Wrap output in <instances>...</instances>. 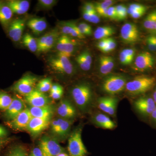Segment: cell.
<instances>
[{
    "label": "cell",
    "instance_id": "obj_1",
    "mask_svg": "<svg viewBox=\"0 0 156 156\" xmlns=\"http://www.w3.org/2000/svg\"><path fill=\"white\" fill-rule=\"evenodd\" d=\"M72 97L78 108L87 112L92 107L93 91L89 84L83 83L76 85L72 89Z\"/></svg>",
    "mask_w": 156,
    "mask_h": 156
},
{
    "label": "cell",
    "instance_id": "obj_2",
    "mask_svg": "<svg viewBox=\"0 0 156 156\" xmlns=\"http://www.w3.org/2000/svg\"><path fill=\"white\" fill-rule=\"evenodd\" d=\"M156 82V79L154 77L139 76L128 81L125 89L130 95H141L150 90L154 86Z\"/></svg>",
    "mask_w": 156,
    "mask_h": 156
},
{
    "label": "cell",
    "instance_id": "obj_3",
    "mask_svg": "<svg viewBox=\"0 0 156 156\" xmlns=\"http://www.w3.org/2000/svg\"><path fill=\"white\" fill-rule=\"evenodd\" d=\"M128 82V79L125 76L121 75L108 76L102 81L101 89L110 96H114L126 89Z\"/></svg>",
    "mask_w": 156,
    "mask_h": 156
},
{
    "label": "cell",
    "instance_id": "obj_4",
    "mask_svg": "<svg viewBox=\"0 0 156 156\" xmlns=\"http://www.w3.org/2000/svg\"><path fill=\"white\" fill-rule=\"evenodd\" d=\"M83 126L80 125L71 133L68 140V151L69 156H87L88 151L82 139Z\"/></svg>",
    "mask_w": 156,
    "mask_h": 156
},
{
    "label": "cell",
    "instance_id": "obj_5",
    "mask_svg": "<svg viewBox=\"0 0 156 156\" xmlns=\"http://www.w3.org/2000/svg\"><path fill=\"white\" fill-rule=\"evenodd\" d=\"M49 64L54 71L62 74L71 75L74 72L73 66L69 58L60 53H57L56 56L51 57Z\"/></svg>",
    "mask_w": 156,
    "mask_h": 156
},
{
    "label": "cell",
    "instance_id": "obj_6",
    "mask_svg": "<svg viewBox=\"0 0 156 156\" xmlns=\"http://www.w3.org/2000/svg\"><path fill=\"white\" fill-rule=\"evenodd\" d=\"M39 147L44 156H56L65 152L64 148L62 147L57 140L48 136L42 137L39 143Z\"/></svg>",
    "mask_w": 156,
    "mask_h": 156
},
{
    "label": "cell",
    "instance_id": "obj_7",
    "mask_svg": "<svg viewBox=\"0 0 156 156\" xmlns=\"http://www.w3.org/2000/svg\"><path fill=\"white\" fill-rule=\"evenodd\" d=\"M38 79L30 74L26 75L17 81L12 87V90L20 95H26L30 93L34 89Z\"/></svg>",
    "mask_w": 156,
    "mask_h": 156
},
{
    "label": "cell",
    "instance_id": "obj_8",
    "mask_svg": "<svg viewBox=\"0 0 156 156\" xmlns=\"http://www.w3.org/2000/svg\"><path fill=\"white\" fill-rule=\"evenodd\" d=\"M59 38L57 29L53 30L37 39V53H44L53 48L56 44Z\"/></svg>",
    "mask_w": 156,
    "mask_h": 156
},
{
    "label": "cell",
    "instance_id": "obj_9",
    "mask_svg": "<svg viewBox=\"0 0 156 156\" xmlns=\"http://www.w3.org/2000/svg\"><path fill=\"white\" fill-rule=\"evenodd\" d=\"M119 99L114 96L100 97L97 100V106L102 112L109 116L116 117Z\"/></svg>",
    "mask_w": 156,
    "mask_h": 156
},
{
    "label": "cell",
    "instance_id": "obj_10",
    "mask_svg": "<svg viewBox=\"0 0 156 156\" xmlns=\"http://www.w3.org/2000/svg\"><path fill=\"white\" fill-rule=\"evenodd\" d=\"M139 32L137 26L132 23H127L122 26L120 30V37L124 43L133 44L138 41Z\"/></svg>",
    "mask_w": 156,
    "mask_h": 156
},
{
    "label": "cell",
    "instance_id": "obj_11",
    "mask_svg": "<svg viewBox=\"0 0 156 156\" xmlns=\"http://www.w3.org/2000/svg\"><path fill=\"white\" fill-rule=\"evenodd\" d=\"M134 106L140 114L146 117L151 116L156 107V104L152 98L141 97L134 101Z\"/></svg>",
    "mask_w": 156,
    "mask_h": 156
},
{
    "label": "cell",
    "instance_id": "obj_12",
    "mask_svg": "<svg viewBox=\"0 0 156 156\" xmlns=\"http://www.w3.org/2000/svg\"><path fill=\"white\" fill-rule=\"evenodd\" d=\"M26 23V19L24 18L12 20L8 27V34L12 41L17 42L21 39Z\"/></svg>",
    "mask_w": 156,
    "mask_h": 156
},
{
    "label": "cell",
    "instance_id": "obj_13",
    "mask_svg": "<svg viewBox=\"0 0 156 156\" xmlns=\"http://www.w3.org/2000/svg\"><path fill=\"white\" fill-rule=\"evenodd\" d=\"M32 118L29 109L26 108L14 119L8 121L7 125L14 130H26Z\"/></svg>",
    "mask_w": 156,
    "mask_h": 156
},
{
    "label": "cell",
    "instance_id": "obj_14",
    "mask_svg": "<svg viewBox=\"0 0 156 156\" xmlns=\"http://www.w3.org/2000/svg\"><path fill=\"white\" fill-rule=\"evenodd\" d=\"M26 108L24 101L21 98L14 96L9 107L4 112V117L9 121L14 119Z\"/></svg>",
    "mask_w": 156,
    "mask_h": 156
},
{
    "label": "cell",
    "instance_id": "obj_15",
    "mask_svg": "<svg viewBox=\"0 0 156 156\" xmlns=\"http://www.w3.org/2000/svg\"><path fill=\"white\" fill-rule=\"evenodd\" d=\"M76 43L68 36L62 35L58 38L56 47L58 53L63 54L69 58L74 51Z\"/></svg>",
    "mask_w": 156,
    "mask_h": 156
},
{
    "label": "cell",
    "instance_id": "obj_16",
    "mask_svg": "<svg viewBox=\"0 0 156 156\" xmlns=\"http://www.w3.org/2000/svg\"><path fill=\"white\" fill-rule=\"evenodd\" d=\"M91 121L94 125L105 129L112 130L116 127V123L111 119L108 115L102 112H97L92 116Z\"/></svg>",
    "mask_w": 156,
    "mask_h": 156
},
{
    "label": "cell",
    "instance_id": "obj_17",
    "mask_svg": "<svg viewBox=\"0 0 156 156\" xmlns=\"http://www.w3.org/2000/svg\"><path fill=\"white\" fill-rule=\"evenodd\" d=\"M56 113L61 118L69 120L74 119L77 114L76 108L66 99L60 101L56 108Z\"/></svg>",
    "mask_w": 156,
    "mask_h": 156
},
{
    "label": "cell",
    "instance_id": "obj_18",
    "mask_svg": "<svg viewBox=\"0 0 156 156\" xmlns=\"http://www.w3.org/2000/svg\"><path fill=\"white\" fill-rule=\"evenodd\" d=\"M25 100L31 107H38L50 104L49 98L36 89L25 96Z\"/></svg>",
    "mask_w": 156,
    "mask_h": 156
},
{
    "label": "cell",
    "instance_id": "obj_19",
    "mask_svg": "<svg viewBox=\"0 0 156 156\" xmlns=\"http://www.w3.org/2000/svg\"><path fill=\"white\" fill-rule=\"evenodd\" d=\"M50 119L33 117L26 130L33 136H37L48 128L50 123Z\"/></svg>",
    "mask_w": 156,
    "mask_h": 156
},
{
    "label": "cell",
    "instance_id": "obj_20",
    "mask_svg": "<svg viewBox=\"0 0 156 156\" xmlns=\"http://www.w3.org/2000/svg\"><path fill=\"white\" fill-rule=\"evenodd\" d=\"M137 70L144 71L152 67L154 64V58L152 55L148 52L139 53L135 58L134 63Z\"/></svg>",
    "mask_w": 156,
    "mask_h": 156
},
{
    "label": "cell",
    "instance_id": "obj_21",
    "mask_svg": "<svg viewBox=\"0 0 156 156\" xmlns=\"http://www.w3.org/2000/svg\"><path fill=\"white\" fill-rule=\"evenodd\" d=\"M26 25L34 34L39 35L47 28L48 24L45 17H34L27 22Z\"/></svg>",
    "mask_w": 156,
    "mask_h": 156
},
{
    "label": "cell",
    "instance_id": "obj_22",
    "mask_svg": "<svg viewBox=\"0 0 156 156\" xmlns=\"http://www.w3.org/2000/svg\"><path fill=\"white\" fill-rule=\"evenodd\" d=\"M33 117L51 119L54 113V109L53 105L49 104L42 107H30L29 108Z\"/></svg>",
    "mask_w": 156,
    "mask_h": 156
},
{
    "label": "cell",
    "instance_id": "obj_23",
    "mask_svg": "<svg viewBox=\"0 0 156 156\" xmlns=\"http://www.w3.org/2000/svg\"><path fill=\"white\" fill-rule=\"evenodd\" d=\"M12 12L17 14H23L28 11L30 4L26 0H10L6 2Z\"/></svg>",
    "mask_w": 156,
    "mask_h": 156
},
{
    "label": "cell",
    "instance_id": "obj_24",
    "mask_svg": "<svg viewBox=\"0 0 156 156\" xmlns=\"http://www.w3.org/2000/svg\"><path fill=\"white\" fill-rule=\"evenodd\" d=\"M60 27V32L62 35L75 37L79 39H83L85 37L80 32L77 25L74 23L64 22L61 23Z\"/></svg>",
    "mask_w": 156,
    "mask_h": 156
},
{
    "label": "cell",
    "instance_id": "obj_25",
    "mask_svg": "<svg viewBox=\"0 0 156 156\" xmlns=\"http://www.w3.org/2000/svg\"><path fill=\"white\" fill-rule=\"evenodd\" d=\"M13 14L6 2L0 1V23L4 27H9L12 21Z\"/></svg>",
    "mask_w": 156,
    "mask_h": 156
},
{
    "label": "cell",
    "instance_id": "obj_26",
    "mask_svg": "<svg viewBox=\"0 0 156 156\" xmlns=\"http://www.w3.org/2000/svg\"><path fill=\"white\" fill-rule=\"evenodd\" d=\"M99 71L102 75H108L114 66V60L111 56H101L99 58Z\"/></svg>",
    "mask_w": 156,
    "mask_h": 156
},
{
    "label": "cell",
    "instance_id": "obj_27",
    "mask_svg": "<svg viewBox=\"0 0 156 156\" xmlns=\"http://www.w3.org/2000/svg\"><path fill=\"white\" fill-rule=\"evenodd\" d=\"M76 60L83 70L87 71L91 69L92 57L89 51L82 52L76 57Z\"/></svg>",
    "mask_w": 156,
    "mask_h": 156
},
{
    "label": "cell",
    "instance_id": "obj_28",
    "mask_svg": "<svg viewBox=\"0 0 156 156\" xmlns=\"http://www.w3.org/2000/svg\"><path fill=\"white\" fill-rule=\"evenodd\" d=\"M115 33L114 27L110 26L98 27L94 32V37L96 40H102L109 38Z\"/></svg>",
    "mask_w": 156,
    "mask_h": 156
},
{
    "label": "cell",
    "instance_id": "obj_29",
    "mask_svg": "<svg viewBox=\"0 0 156 156\" xmlns=\"http://www.w3.org/2000/svg\"><path fill=\"white\" fill-rule=\"evenodd\" d=\"M22 41L23 45L30 52L34 53L37 51V40L30 34L27 33L24 34L23 37Z\"/></svg>",
    "mask_w": 156,
    "mask_h": 156
},
{
    "label": "cell",
    "instance_id": "obj_30",
    "mask_svg": "<svg viewBox=\"0 0 156 156\" xmlns=\"http://www.w3.org/2000/svg\"><path fill=\"white\" fill-rule=\"evenodd\" d=\"M72 124L73 122L71 120L63 119L58 131L55 135L62 138L66 137L69 134Z\"/></svg>",
    "mask_w": 156,
    "mask_h": 156
},
{
    "label": "cell",
    "instance_id": "obj_31",
    "mask_svg": "<svg viewBox=\"0 0 156 156\" xmlns=\"http://www.w3.org/2000/svg\"><path fill=\"white\" fill-rule=\"evenodd\" d=\"M156 24V10L151 11L148 14L144 20V28L151 32H153Z\"/></svg>",
    "mask_w": 156,
    "mask_h": 156
},
{
    "label": "cell",
    "instance_id": "obj_32",
    "mask_svg": "<svg viewBox=\"0 0 156 156\" xmlns=\"http://www.w3.org/2000/svg\"><path fill=\"white\" fill-rule=\"evenodd\" d=\"M13 98L5 92L0 90V111H5L12 102Z\"/></svg>",
    "mask_w": 156,
    "mask_h": 156
},
{
    "label": "cell",
    "instance_id": "obj_33",
    "mask_svg": "<svg viewBox=\"0 0 156 156\" xmlns=\"http://www.w3.org/2000/svg\"><path fill=\"white\" fill-rule=\"evenodd\" d=\"M53 84L52 83V80L50 78H45L39 81L37 84L36 89L42 93L50 91Z\"/></svg>",
    "mask_w": 156,
    "mask_h": 156
},
{
    "label": "cell",
    "instance_id": "obj_34",
    "mask_svg": "<svg viewBox=\"0 0 156 156\" xmlns=\"http://www.w3.org/2000/svg\"><path fill=\"white\" fill-rule=\"evenodd\" d=\"M83 16L85 20L95 24L99 23L100 21V17L96 10L89 13L83 11Z\"/></svg>",
    "mask_w": 156,
    "mask_h": 156
},
{
    "label": "cell",
    "instance_id": "obj_35",
    "mask_svg": "<svg viewBox=\"0 0 156 156\" xmlns=\"http://www.w3.org/2000/svg\"><path fill=\"white\" fill-rule=\"evenodd\" d=\"M6 156H28L25 149L20 146L11 148Z\"/></svg>",
    "mask_w": 156,
    "mask_h": 156
},
{
    "label": "cell",
    "instance_id": "obj_36",
    "mask_svg": "<svg viewBox=\"0 0 156 156\" xmlns=\"http://www.w3.org/2000/svg\"><path fill=\"white\" fill-rule=\"evenodd\" d=\"M115 7L117 20H122L126 19L128 14L126 6L124 5H119Z\"/></svg>",
    "mask_w": 156,
    "mask_h": 156
},
{
    "label": "cell",
    "instance_id": "obj_37",
    "mask_svg": "<svg viewBox=\"0 0 156 156\" xmlns=\"http://www.w3.org/2000/svg\"><path fill=\"white\" fill-rule=\"evenodd\" d=\"M57 2L56 0H39L38 6L41 9L49 10L52 9Z\"/></svg>",
    "mask_w": 156,
    "mask_h": 156
},
{
    "label": "cell",
    "instance_id": "obj_38",
    "mask_svg": "<svg viewBox=\"0 0 156 156\" xmlns=\"http://www.w3.org/2000/svg\"><path fill=\"white\" fill-rule=\"evenodd\" d=\"M147 8L146 6L141 5V4H132L129 5V7L127 9L128 11V14L131 15V14L136 12V11H147Z\"/></svg>",
    "mask_w": 156,
    "mask_h": 156
},
{
    "label": "cell",
    "instance_id": "obj_39",
    "mask_svg": "<svg viewBox=\"0 0 156 156\" xmlns=\"http://www.w3.org/2000/svg\"><path fill=\"white\" fill-rule=\"evenodd\" d=\"M80 32L83 35L90 36L92 33V28L89 24L85 23H81L77 26Z\"/></svg>",
    "mask_w": 156,
    "mask_h": 156
},
{
    "label": "cell",
    "instance_id": "obj_40",
    "mask_svg": "<svg viewBox=\"0 0 156 156\" xmlns=\"http://www.w3.org/2000/svg\"><path fill=\"white\" fill-rule=\"evenodd\" d=\"M116 47V43L115 41L112 38H108L107 39V44L106 47L101 50L104 53H108L115 50Z\"/></svg>",
    "mask_w": 156,
    "mask_h": 156
},
{
    "label": "cell",
    "instance_id": "obj_41",
    "mask_svg": "<svg viewBox=\"0 0 156 156\" xmlns=\"http://www.w3.org/2000/svg\"><path fill=\"white\" fill-rule=\"evenodd\" d=\"M116 3L115 1L112 0H106L101 2H96L95 4V9H108Z\"/></svg>",
    "mask_w": 156,
    "mask_h": 156
},
{
    "label": "cell",
    "instance_id": "obj_42",
    "mask_svg": "<svg viewBox=\"0 0 156 156\" xmlns=\"http://www.w3.org/2000/svg\"><path fill=\"white\" fill-rule=\"evenodd\" d=\"M63 119L58 118L53 120L51 123V130L52 133L56 135Z\"/></svg>",
    "mask_w": 156,
    "mask_h": 156
},
{
    "label": "cell",
    "instance_id": "obj_43",
    "mask_svg": "<svg viewBox=\"0 0 156 156\" xmlns=\"http://www.w3.org/2000/svg\"><path fill=\"white\" fill-rule=\"evenodd\" d=\"M125 55L130 59V61L133 62L135 56V51L133 49H125L122 50Z\"/></svg>",
    "mask_w": 156,
    "mask_h": 156
},
{
    "label": "cell",
    "instance_id": "obj_44",
    "mask_svg": "<svg viewBox=\"0 0 156 156\" xmlns=\"http://www.w3.org/2000/svg\"><path fill=\"white\" fill-rule=\"evenodd\" d=\"M95 11V7L94 4L91 2H86L84 4L83 7V11L86 12H91Z\"/></svg>",
    "mask_w": 156,
    "mask_h": 156
},
{
    "label": "cell",
    "instance_id": "obj_45",
    "mask_svg": "<svg viewBox=\"0 0 156 156\" xmlns=\"http://www.w3.org/2000/svg\"><path fill=\"white\" fill-rule=\"evenodd\" d=\"M119 60L121 63L124 65H128L132 62L130 61V59L125 55V53H123L122 50L120 53Z\"/></svg>",
    "mask_w": 156,
    "mask_h": 156
},
{
    "label": "cell",
    "instance_id": "obj_46",
    "mask_svg": "<svg viewBox=\"0 0 156 156\" xmlns=\"http://www.w3.org/2000/svg\"><path fill=\"white\" fill-rule=\"evenodd\" d=\"M63 94V89L58 90L56 92H50V97L55 100H58L62 97Z\"/></svg>",
    "mask_w": 156,
    "mask_h": 156
},
{
    "label": "cell",
    "instance_id": "obj_47",
    "mask_svg": "<svg viewBox=\"0 0 156 156\" xmlns=\"http://www.w3.org/2000/svg\"><path fill=\"white\" fill-rule=\"evenodd\" d=\"M108 16L110 19L117 20L116 12L115 7L112 6L108 8Z\"/></svg>",
    "mask_w": 156,
    "mask_h": 156
},
{
    "label": "cell",
    "instance_id": "obj_48",
    "mask_svg": "<svg viewBox=\"0 0 156 156\" xmlns=\"http://www.w3.org/2000/svg\"><path fill=\"white\" fill-rule=\"evenodd\" d=\"M29 156H44L41 149L39 147L34 148L31 151Z\"/></svg>",
    "mask_w": 156,
    "mask_h": 156
},
{
    "label": "cell",
    "instance_id": "obj_49",
    "mask_svg": "<svg viewBox=\"0 0 156 156\" xmlns=\"http://www.w3.org/2000/svg\"><path fill=\"white\" fill-rule=\"evenodd\" d=\"M107 39H102L99 40V41L97 43V47L98 49L101 51L104 48L106 47L107 44Z\"/></svg>",
    "mask_w": 156,
    "mask_h": 156
},
{
    "label": "cell",
    "instance_id": "obj_50",
    "mask_svg": "<svg viewBox=\"0 0 156 156\" xmlns=\"http://www.w3.org/2000/svg\"><path fill=\"white\" fill-rule=\"evenodd\" d=\"M108 9H95L97 14H98L99 16L104 17H108Z\"/></svg>",
    "mask_w": 156,
    "mask_h": 156
},
{
    "label": "cell",
    "instance_id": "obj_51",
    "mask_svg": "<svg viewBox=\"0 0 156 156\" xmlns=\"http://www.w3.org/2000/svg\"><path fill=\"white\" fill-rule=\"evenodd\" d=\"M146 11H136V12H134L132 14H131L130 16L133 18L134 19H138V18H140V17H142L145 14Z\"/></svg>",
    "mask_w": 156,
    "mask_h": 156
},
{
    "label": "cell",
    "instance_id": "obj_52",
    "mask_svg": "<svg viewBox=\"0 0 156 156\" xmlns=\"http://www.w3.org/2000/svg\"><path fill=\"white\" fill-rule=\"evenodd\" d=\"M8 135V131L5 127L0 126V138H5Z\"/></svg>",
    "mask_w": 156,
    "mask_h": 156
},
{
    "label": "cell",
    "instance_id": "obj_53",
    "mask_svg": "<svg viewBox=\"0 0 156 156\" xmlns=\"http://www.w3.org/2000/svg\"><path fill=\"white\" fill-rule=\"evenodd\" d=\"M62 89H63V87H62L61 85L58 84H53L52 85L50 92H56Z\"/></svg>",
    "mask_w": 156,
    "mask_h": 156
},
{
    "label": "cell",
    "instance_id": "obj_54",
    "mask_svg": "<svg viewBox=\"0 0 156 156\" xmlns=\"http://www.w3.org/2000/svg\"><path fill=\"white\" fill-rule=\"evenodd\" d=\"M10 141L9 138H0V151Z\"/></svg>",
    "mask_w": 156,
    "mask_h": 156
},
{
    "label": "cell",
    "instance_id": "obj_55",
    "mask_svg": "<svg viewBox=\"0 0 156 156\" xmlns=\"http://www.w3.org/2000/svg\"><path fill=\"white\" fill-rule=\"evenodd\" d=\"M147 47L149 50L152 51H156V45L155 44L147 39Z\"/></svg>",
    "mask_w": 156,
    "mask_h": 156
},
{
    "label": "cell",
    "instance_id": "obj_56",
    "mask_svg": "<svg viewBox=\"0 0 156 156\" xmlns=\"http://www.w3.org/2000/svg\"><path fill=\"white\" fill-rule=\"evenodd\" d=\"M150 116L153 121L156 124V107L154 110L153 112L152 113Z\"/></svg>",
    "mask_w": 156,
    "mask_h": 156
},
{
    "label": "cell",
    "instance_id": "obj_57",
    "mask_svg": "<svg viewBox=\"0 0 156 156\" xmlns=\"http://www.w3.org/2000/svg\"><path fill=\"white\" fill-rule=\"evenodd\" d=\"M147 40L151 41V42L153 43L154 44L156 45V36H151L147 38Z\"/></svg>",
    "mask_w": 156,
    "mask_h": 156
},
{
    "label": "cell",
    "instance_id": "obj_58",
    "mask_svg": "<svg viewBox=\"0 0 156 156\" xmlns=\"http://www.w3.org/2000/svg\"><path fill=\"white\" fill-rule=\"evenodd\" d=\"M152 98L156 104V88L154 91L153 94Z\"/></svg>",
    "mask_w": 156,
    "mask_h": 156
},
{
    "label": "cell",
    "instance_id": "obj_59",
    "mask_svg": "<svg viewBox=\"0 0 156 156\" xmlns=\"http://www.w3.org/2000/svg\"><path fill=\"white\" fill-rule=\"evenodd\" d=\"M56 156H69V155L68 154L66 153L65 152H62L61 153L58 154V155H57Z\"/></svg>",
    "mask_w": 156,
    "mask_h": 156
},
{
    "label": "cell",
    "instance_id": "obj_60",
    "mask_svg": "<svg viewBox=\"0 0 156 156\" xmlns=\"http://www.w3.org/2000/svg\"><path fill=\"white\" fill-rule=\"evenodd\" d=\"M153 32L155 33L156 34V24L154 28Z\"/></svg>",
    "mask_w": 156,
    "mask_h": 156
}]
</instances>
